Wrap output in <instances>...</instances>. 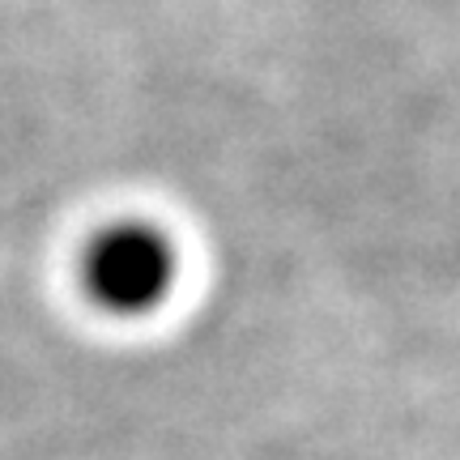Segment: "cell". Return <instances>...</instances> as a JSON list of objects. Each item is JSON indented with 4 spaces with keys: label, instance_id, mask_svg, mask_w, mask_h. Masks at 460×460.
<instances>
[{
    "label": "cell",
    "instance_id": "cell-1",
    "mask_svg": "<svg viewBox=\"0 0 460 460\" xmlns=\"http://www.w3.org/2000/svg\"><path fill=\"white\" fill-rule=\"evenodd\" d=\"M180 278V252L163 226L119 217L99 226L77 252V286L90 307L115 320L158 312Z\"/></svg>",
    "mask_w": 460,
    "mask_h": 460
}]
</instances>
